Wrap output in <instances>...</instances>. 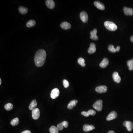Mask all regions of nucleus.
I'll return each mask as SVG.
<instances>
[{"label":"nucleus","instance_id":"nucleus-5","mask_svg":"<svg viewBox=\"0 0 133 133\" xmlns=\"http://www.w3.org/2000/svg\"><path fill=\"white\" fill-rule=\"evenodd\" d=\"M59 94H60V91L59 89L57 88H55L53 89L51 93V97L53 99H55L58 97Z\"/></svg>","mask_w":133,"mask_h":133},{"label":"nucleus","instance_id":"nucleus-34","mask_svg":"<svg viewBox=\"0 0 133 133\" xmlns=\"http://www.w3.org/2000/svg\"><path fill=\"white\" fill-rule=\"evenodd\" d=\"M116 49V52H117H117H118V51H119L120 50V47L119 46H117Z\"/></svg>","mask_w":133,"mask_h":133},{"label":"nucleus","instance_id":"nucleus-22","mask_svg":"<svg viewBox=\"0 0 133 133\" xmlns=\"http://www.w3.org/2000/svg\"><path fill=\"white\" fill-rule=\"evenodd\" d=\"M19 11L20 13L22 14H25L28 12V9L26 7L23 6H20L19 8Z\"/></svg>","mask_w":133,"mask_h":133},{"label":"nucleus","instance_id":"nucleus-15","mask_svg":"<svg viewBox=\"0 0 133 133\" xmlns=\"http://www.w3.org/2000/svg\"><path fill=\"white\" fill-rule=\"evenodd\" d=\"M46 4L47 7L50 9H53L55 7V2L53 0H46Z\"/></svg>","mask_w":133,"mask_h":133},{"label":"nucleus","instance_id":"nucleus-6","mask_svg":"<svg viewBox=\"0 0 133 133\" xmlns=\"http://www.w3.org/2000/svg\"><path fill=\"white\" fill-rule=\"evenodd\" d=\"M80 16L81 20H82L84 23H86L88 21V19H89L88 15L87 12L85 11L81 12Z\"/></svg>","mask_w":133,"mask_h":133},{"label":"nucleus","instance_id":"nucleus-8","mask_svg":"<svg viewBox=\"0 0 133 133\" xmlns=\"http://www.w3.org/2000/svg\"><path fill=\"white\" fill-rule=\"evenodd\" d=\"M68 126V123L67 121H64L57 125V127L59 131H62L64 127L67 128Z\"/></svg>","mask_w":133,"mask_h":133},{"label":"nucleus","instance_id":"nucleus-33","mask_svg":"<svg viewBox=\"0 0 133 133\" xmlns=\"http://www.w3.org/2000/svg\"><path fill=\"white\" fill-rule=\"evenodd\" d=\"M21 133H31V131H29V130H26V131L22 132Z\"/></svg>","mask_w":133,"mask_h":133},{"label":"nucleus","instance_id":"nucleus-37","mask_svg":"<svg viewBox=\"0 0 133 133\" xmlns=\"http://www.w3.org/2000/svg\"><path fill=\"white\" fill-rule=\"evenodd\" d=\"M1 84H2V80H1V79L0 78V85H1Z\"/></svg>","mask_w":133,"mask_h":133},{"label":"nucleus","instance_id":"nucleus-27","mask_svg":"<svg viewBox=\"0 0 133 133\" xmlns=\"http://www.w3.org/2000/svg\"><path fill=\"white\" fill-rule=\"evenodd\" d=\"M13 104L10 103H9L8 104H6L4 105V106L5 110L8 111H10L12 110L13 109Z\"/></svg>","mask_w":133,"mask_h":133},{"label":"nucleus","instance_id":"nucleus-17","mask_svg":"<svg viewBox=\"0 0 133 133\" xmlns=\"http://www.w3.org/2000/svg\"><path fill=\"white\" fill-rule=\"evenodd\" d=\"M94 4L97 8L101 10H104L105 9V6L103 4L99 1H95L94 2Z\"/></svg>","mask_w":133,"mask_h":133},{"label":"nucleus","instance_id":"nucleus-1","mask_svg":"<svg viewBox=\"0 0 133 133\" xmlns=\"http://www.w3.org/2000/svg\"><path fill=\"white\" fill-rule=\"evenodd\" d=\"M46 58V53L43 49H40L36 52L35 57V62L37 67L42 66L44 64Z\"/></svg>","mask_w":133,"mask_h":133},{"label":"nucleus","instance_id":"nucleus-23","mask_svg":"<svg viewBox=\"0 0 133 133\" xmlns=\"http://www.w3.org/2000/svg\"><path fill=\"white\" fill-rule=\"evenodd\" d=\"M35 20H30L29 21H28L26 23V26L27 27H33V26H35Z\"/></svg>","mask_w":133,"mask_h":133},{"label":"nucleus","instance_id":"nucleus-11","mask_svg":"<svg viewBox=\"0 0 133 133\" xmlns=\"http://www.w3.org/2000/svg\"><path fill=\"white\" fill-rule=\"evenodd\" d=\"M97 29H94L93 30V31H91L90 32V34H91V36H90V38L92 39V40H97L98 39V36H97Z\"/></svg>","mask_w":133,"mask_h":133},{"label":"nucleus","instance_id":"nucleus-14","mask_svg":"<svg viewBox=\"0 0 133 133\" xmlns=\"http://www.w3.org/2000/svg\"><path fill=\"white\" fill-rule=\"evenodd\" d=\"M124 13L126 15L132 16L133 15V9L125 7L124 8Z\"/></svg>","mask_w":133,"mask_h":133},{"label":"nucleus","instance_id":"nucleus-21","mask_svg":"<svg viewBox=\"0 0 133 133\" xmlns=\"http://www.w3.org/2000/svg\"><path fill=\"white\" fill-rule=\"evenodd\" d=\"M60 27L62 29L65 30H67L70 29L71 27V25L70 23L67 22H63L61 24Z\"/></svg>","mask_w":133,"mask_h":133},{"label":"nucleus","instance_id":"nucleus-30","mask_svg":"<svg viewBox=\"0 0 133 133\" xmlns=\"http://www.w3.org/2000/svg\"><path fill=\"white\" fill-rule=\"evenodd\" d=\"M63 84L65 88H67L69 85V82L67 80H64L63 81Z\"/></svg>","mask_w":133,"mask_h":133},{"label":"nucleus","instance_id":"nucleus-18","mask_svg":"<svg viewBox=\"0 0 133 133\" xmlns=\"http://www.w3.org/2000/svg\"><path fill=\"white\" fill-rule=\"evenodd\" d=\"M109 64V60L107 58H104L102 60L100 64H99V66L102 68H105Z\"/></svg>","mask_w":133,"mask_h":133},{"label":"nucleus","instance_id":"nucleus-31","mask_svg":"<svg viewBox=\"0 0 133 133\" xmlns=\"http://www.w3.org/2000/svg\"><path fill=\"white\" fill-rule=\"evenodd\" d=\"M88 112L89 114V115H95L96 114V112L93 110H89V111H88Z\"/></svg>","mask_w":133,"mask_h":133},{"label":"nucleus","instance_id":"nucleus-26","mask_svg":"<svg viewBox=\"0 0 133 133\" xmlns=\"http://www.w3.org/2000/svg\"><path fill=\"white\" fill-rule=\"evenodd\" d=\"M127 64L128 66L129 69L131 71L133 70V58L131 60H128L127 62Z\"/></svg>","mask_w":133,"mask_h":133},{"label":"nucleus","instance_id":"nucleus-25","mask_svg":"<svg viewBox=\"0 0 133 133\" xmlns=\"http://www.w3.org/2000/svg\"><path fill=\"white\" fill-rule=\"evenodd\" d=\"M58 130L57 127L54 126H52L50 128L49 131L51 133H58Z\"/></svg>","mask_w":133,"mask_h":133},{"label":"nucleus","instance_id":"nucleus-2","mask_svg":"<svg viewBox=\"0 0 133 133\" xmlns=\"http://www.w3.org/2000/svg\"><path fill=\"white\" fill-rule=\"evenodd\" d=\"M105 27L109 31H114L117 29L118 27L115 24L110 21H106L104 23Z\"/></svg>","mask_w":133,"mask_h":133},{"label":"nucleus","instance_id":"nucleus-9","mask_svg":"<svg viewBox=\"0 0 133 133\" xmlns=\"http://www.w3.org/2000/svg\"><path fill=\"white\" fill-rule=\"evenodd\" d=\"M117 116H118V115H117V113L115 111H112L106 117V120H108V121L112 120L115 119L116 118H117Z\"/></svg>","mask_w":133,"mask_h":133},{"label":"nucleus","instance_id":"nucleus-13","mask_svg":"<svg viewBox=\"0 0 133 133\" xmlns=\"http://www.w3.org/2000/svg\"><path fill=\"white\" fill-rule=\"evenodd\" d=\"M95 128L93 125H89L88 124H85L83 126V130L85 132H88L91 131H92L95 129Z\"/></svg>","mask_w":133,"mask_h":133},{"label":"nucleus","instance_id":"nucleus-3","mask_svg":"<svg viewBox=\"0 0 133 133\" xmlns=\"http://www.w3.org/2000/svg\"><path fill=\"white\" fill-rule=\"evenodd\" d=\"M102 100H99L93 104V107L98 111H101L102 108Z\"/></svg>","mask_w":133,"mask_h":133},{"label":"nucleus","instance_id":"nucleus-7","mask_svg":"<svg viewBox=\"0 0 133 133\" xmlns=\"http://www.w3.org/2000/svg\"><path fill=\"white\" fill-rule=\"evenodd\" d=\"M96 92L99 93H103L107 91V87L105 85H101L96 87L95 89Z\"/></svg>","mask_w":133,"mask_h":133},{"label":"nucleus","instance_id":"nucleus-36","mask_svg":"<svg viewBox=\"0 0 133 133\" xmlns=\"http://www.w3.org/2000/svg\"><path fill=\"white\" fill-rule=\"evenodd\" d=\"M108 133H115V132L114 131H111L108 132Z\"/></svg>","mask_w":133,"mask_h":133},{"label":"nucleus","instance_id":"nucleus-35","mask_svg":"<svg viewBox=\"0 0 133 133\" xmlns=\"http://www.w3.org/2000/svg\"><path fill=\"white\" fill-rule=\"evenodd\" d=\"M130 40L132 42H133V35L131 37V38H130Z\"/></svg>","mask_w":133,"mask_h":133},{"label":"nucleus","instance_id":"nucleus-12","mask_svg":"<svg viewBox=\"0 0 133 133\" xmlns=\"http://www.w3.org/2000/svg\"><path fill=\"white\" fill-rule=\"evenodd\" d=\"M112 78L114 81L116 83H120L121 81V78L117 72H115L113 73L112 74Z\"/></svg>","mask_w":133,"mask_h":133},{"label":"nucleus","instance_id":"nucleus-28","mask_svg":"<svg viewBox=\"0 0 133 133\" xmlns=\"http://www.w3.org/2000/svg\"><path fill=\"white\" fill-rule=\"evenodd\" d=\"M78 62L79 64H80L81 66H85V60L83 58H80L78 60Z\"/></svg>","mask_w":133,"mask_h":133},{"label":"nucleus","instance_id":"nucleus-10","mask_svg":"<svg viewBox=\"0 0 133 133\" xmlns=\"http://www.w3.org/2000/svg\"><path fill=\"white\" fill-rule=\"evenodd\" d=\"M123 125L124 126L126 127L128 131H131L133 129V124L131 122L125 121L124 122Z\"/></svg>","mask_w":133,"mask_h":133},{"label":"nucleus","instance_id":"nucleus-4","mask_svg":"<svg viewBox=\"0 0 133 133\" xmlns=\"http://www.w3.org/2000/svg\"><path fill=\"white\" fill-rule=\"evenodd\" d=\"M40 110L38 108H36L32 111V116L33 119L37 120L40 117Z\"/></svg>","mask_w":133,"mask_h":133},{"label":"nucleus","instance_id":"nucleus-32","mask_svg":"<svg viewBox=\"0 0 133 133\" xmlns=\"http://www.w3.org/2000/svg\"><path fill=\"white\" fill-rule=\"evenodd\" d=\"M81 114L83 115L84 116H86V117H88V116H89V114L88 112H85V111H83Z\"/></svg>","mask_w":133,"mask_h":133},{"label":"nucleus","instance_id":"nucleus-29","mask_svg":"<svg viewBox=\"0 0 133 133\" xmlns=\"http://www.w3.org/2000/svg\"><path fill=\"white\" fill-rule=\"evenodd\" d=\"M109 51L112 53H115L116 52V49L114 48V47L113 45H110L108 47Z\"/></svg>","mask_w":133,"mask_h":133},{"label":"nucleus","instance_id":"nucleus-19","mask_svg":"<svg viewBox=\"0 0 133 133\" xmlns=\"http://www.w3.org/2000/svg\"><path fill=\"white\" fill-rule=\"evenodd\" d=\"M77 103L78 101L77 100H74L71 101L69 103V104L68 105V109H70V110L72 109L74 107L76 106Z\"/></svg>","mask_w":133,"mask_h":133},{"label":"nucleus","instance_id":"nucleus-20","mask_svg":"<svg viewBox=\"0 0 133 133\" xmlns=\"http://www.w3.org/2000/svg\"><path fill=\"white\" fill-rule=\"evenodd\" d=\"M37 103L35 99H33L29 106V109L31 110H33L35 109L36 108V107L37 106Z\"/></svg>","mask_w":133,"mask_h":133},{"label":"nucleus","instance_id":"nucleus-16","mask_svg":"<svg viewBox=\"0 0 133 133\" xmlns=\"http://www.w3.org/2000/svg\"><path fill=\"white\" fill-rule=\"evenodd\" d=\"M96 50V46L94 43H91L90 44V47L88 49V53L89 54H93L95 53Z\"/></svg>","mask_w":133,"mask_h":133},{"label":"nucleus","instance_id":"nucleus-24","mask_svg":"<svg viewBox=\"0 0 133 133\" xmlns=\"http://www.w3.org/2000/svg\"><path fill=\"white\" fill-rule=\"evenodd\" d=\"M19 123V120L18 118H16L12 120L10 122V124L12 125L15 126L18 125Z\"/></svg>","mask_w":133,"mask_h":133}]
</instances>
